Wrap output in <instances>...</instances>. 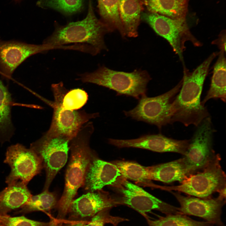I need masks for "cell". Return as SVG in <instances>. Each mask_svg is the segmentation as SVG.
Masks as SVG:
<instances>
[{"label": "cell", "instance_id": "cell-1", "mask_svg": "<svg viewBox=\"0 0 226 226\" xmlns=\"http://www.w3.org/2000/svg\"><path fill=\"white\" fill-rule=\"evenodd\" d=\"M218 54L217 52L212 53L192 72L183 64L181 89L171 106V124L179 122L186 126L190 125L197 126L209 116L206 107L201 105L200 97L210 65Z\"/></svg>", "mask_w": 226, "mask_h": 226}, {"label": "cell", "instance_id": "cell-2", "mask_svg": "<svg viewBox=\"0 0 226 226\" xmlns=\"http://www.w3.org/2000/svg\"><path fill=\"white\" fill-rule=\"evenodd\" d=\"M94 129L92 122L85 123L70 142L71 155L66 173L65 187L58 201L56 218L62 222L65 220L70 205L78 190L83 185L89 165L96 157L89 143Z\"/></svg>", "mask_w": 226, "mask_h": 226}, {"label": "cell", "instance_id": "cell-3", "mask_svg": "<svg viewBox=\"0 0 226 226\" xmlns=\"http://www.w3.org/2000/svg\"><path fill=\"white\" fill-rule=\"evenodd\" d=\"M110 32L106 25L95 16L92 0H89L88 13L84 19L64 25H56L54 32L43 43L62 46L70 43H86L100 52L106 49L104 36Z\"/></svg>", "mask_w": 226, "mask_h": 226}, {"label": "cell", "instance_id": "cell-4", "mask_svg": "<svg viewBox=\"0 0 226 226\" xmlns=\"http://www.w3.org/2000/svg\"><path fill=\"white\" fill-rule=\"evenodd\" d=\"M83 83H94L112 89L117 95H124L139 99L146 94L147 85L151 78L145 71L131 73L114 71L102 66L92 73L79 75Z\"/></svg>", "mask_w": 226, "mask_h": 226}, {"label": "cell", "instance_id": "cell-5", "mask_svg": "<svg viewBox=\"0 0 226 226\" xmlns=\"http://www.w3.org/2000/svg\"><path fill=\"white\" fill-rule=\"evenodd\" d=\"M54 101H51L35 93V94L51 107L53 114L51 124L48 133L62 135L71 139L77 134L81 127L90 119L99 116V113H89L83 110L66 109L62 102L64 96L68 91L60 82L51 85Z\"/></svg>", "mask_w": 226, "mask_h": 226}, {"label": "cell", "instance_id": "cell-6", "mask_svg": "<svg viewBox=\"0 0 226 226\" xmlns=\"http://www.w3.org/2000/svg\"><path fill=\"white\" fill-rule=\"evenodd\" d=\"M220 158L214 155L203 171L191 175L176 186H166L164 189L175 191L198 197H208L215 192L226 188V176L220 164Z\"/></svg>", "mask_w": 226, "mask_h": 226}, {"label": "cell", "instance_id": "cell-7", "mask_svg": "<svg viewBox=\"0 0 226 226\" xmlns=\"http://www.w3.org/2000/svg\"><path fill=\"white\" fill-rule=\"evenodd\" d=\"M71 140L64 135L46 132L30 144V148L40 158L45 170L46 176L43 190H48L56 175L66 163Z\"/></svg>", "mask_w": 226, "mask_h": 226}, {"label": "cell", "instance_id": "cell-8", "mask_svg": "<svg viewBox=\"0 0 226 226\" xmlns=\"http://www.w3.org/2000/svg\"><path fill=\"white\" fill-rule=\"evenodd\" d=\"M141 19L168 42L183 62L186 42L190 41L196 46L202 45L191 32L186 18L173 19L147 11L142 13Z\"/></svg>", "mask_w": 226, "mask_h": 226}, {"label": "cell", "instance_id": "cell-9", "mask_svg": "<svg viewBox=\"0 0 226 226\" xmlns=\"http://www.w3.org/2000/svg\"><path fill=\"white\" fill-rule=\"evenodd\" d=\"M182 83V79L175 87L157 96L149 97L146 94L142 96L134 108L129 111H123L125 115L137 121L154 125L159 129L171 124V104Z\"/></svg>", "mask_w": 226, "mask_h": 226}, {"label": "cell", "instance_id": "cell-10", "mask_svg": "<svg viewBox=\"0 0 226 226\" xmlns=\"http://www.w3.org/2000/svg\"><path fill=\"white\" fill-rule=\"evenodd\" d=\"M196 127L182 158L190 175L203 169L214 155L212 147L215 130L211 118H205Z\"/></svg>", "mask_w": 226, "mask_h": 226}, {"label": "cell", "instance_id": "cell-11", "mask_svg": "<svg viewBox=\"0 0 226 226\" xmlns=\"http://www.w3.org/2000/svg\"><path fill=\"white\" fill-rule=\"evenodd\" d=\"M116 187L121 193L116 198L118 205H124L137 211L146 219L147 213L156 210L166 214L180 213L178 207L164 202L147 192L142 188L123 179Z\"/></svg>", "mask_w": 226, "mask_h": 226}, {"label": "cell", "instance_id": "cell-12", "mask_svg": "<svg viewBox=\"0 0 226 226\" xmlns=\"http://www.w3.org/2000/svg\"><path fill=\"white\" fill-rule=\"evenodd\" d=\"M4 162L11 169L6 178L8 185L18 181L27 185L43 167L42 161L36 153L19 143L8 148Z\"/></svg>", "mask_w": 226, "mask_h": 226}, {"label": "cell", "instance_id": "cell-13", "mask_svg": "<svg viewBox=\"0 0 226 226\" xmlns=\"http://www.w3.org/2000/svg\"><path fill=\"white\" fill-rule=\"evenodd\" d=\"M60 48L59 46L46 44L36 45L0 39V74L4 78L9 79L16 68L30 56Z\"/></svg>", "mask_w": 226, "mask_h": 226}, {"label": "cell", "instance_id": "cell-14", "mask_svg": "<svg viewBox=\"0 0 226 226\" xmlns=\"http://www.w3.org/2000/svg\"><path fill=\"white\" fill-rule=\"evenodd\" d=\"M118 205L116 198L108 193L98 190L89 192L73 200L69 207L67 215L69 222L88 223L100 211Z\"/></svg>", "mask_w": 226, "mask_h": 226}, {"label": "cell", "instance_id": "cell-15", "mask_svg": "<svg viewBox=\"0 0 226 226\" xmlns=\"http://www.w3.org/2000/svg\"><path fill=\"white\" fill-rule=\"evenodd\" d=\"M190 140H177L160 134L143 135L131 139H108V143L119 148H133L158 152H173L184 155Z\"/></svg>", "mask_w": 226, "mask_h": 226}, {"label": "cell", "instance_id": "cell-16", "mask_svg": "<svg viewBox=\"0 0 226 226\" xmlns=\"http://www.w3.org/2000/svg\"><path fill=\"white\" fill-rule=\"evenodd\" d=\"M172 193L180 204V213L198 217L213 224L224 226L221 215L225 198L219 195L217 198L203 199L185 196L177 192Z\"/></svg>", "mask_w": 226, "mask_h": 226}, {"label": "cell", "instance_id": "cell-17", "mask_svg": "<svg viewBox=\"0 0 226 226\" xmlns=\"http://www.w3.org/2000/svg\"><path fill=\"white\" fill-rule=\"evenodd\" d=\"M124 178L113 163L95 157L89 165L83 185L89 192L101 190L106 186H116Z\"/></svg>", "mask_w": 226, "mask_h": 226}, {"label": "cell", "instance_id": "cell-18", "mask_svg": "<svg viewBox=\"0 0 226 226\" xmlns=\"http://www.w3.org/2000/svg\"><path fill=\"white\" fill-rule=\"evenodd\" d=\"M32 195L27 185L20 181L8 185L0 192V214L22 207L30 199Z\"/></svg>", "mask_w": 226, "mask_h": 226}, {"label": "cell", "instance_id": "cell-19", "mask_svg": "<svg viewBox=\"0 0 226 226\" xmlns=\"http://www.w3.org/2000/svg\"><path fill=\"white\" fill-rule=\"evenodd\" d=\"M148 168L151 180L164 183L175 181L181 183L190 175L182 158Z\"/></svg>", "mask_w": 226, "mask_h": 226}, {"label": "cell", "instance_id": "cell-20", "mask_svg": "<svg viewBox=\"0 0 226 226\" xmlns=\"http://www.w3.org/2000/svg\"><path fill=\"white\" fill-rule=\"evenodd\" d=\"M140 0H119V11L126 35L136 37L143 9Z\"/></svg>", "mask_w": 226, "mask_h": 226}, {"label": "cell", "instance_id": "cell-21", "mask_svg": "<svg viewBox=\"0 0 226 226\" xmlns=\"http://www.w3.org/2000/svg\"><path fill=\"white\" fill-rule=\"evenodd\" d=\"M190 0H140L148 11L173 19L186 18Z\"/></svg>", "mask_w": 226, "mask_h": 226}, {"label": "cell", "instance_id": "cell-22", "mask_svg": "<svg viewBox=\"0 0 226 226\" xmlns=\"http://www.w3.org/2000/svg\"><path fill=\"white\" fill-rule=\"evenodd\" d=\"M225 53V52L221 51L218 52V57L213 67L210 88L204 99L201 101L202 106H204L206 103L212 99H220L223 102H226V60Z\"/></svg>", "mask_w": 226, "mask_h": 226}, {"label": "cell", "instance_id": "cell-23", "mask_svg": "<svg viewBox=\"0 0 226 226\" xmlns=\"http://www.w3.org/2000/svg\"><path fill=\"white\" fill-rule=\"evenodd\" d=\"M13 100L7 88L0 79V143L9 141L15 128L11 120Z\"/></svg>", "mask_w": 226, "mask_h": 226}, {"label": "cell", "instance_id": "cell-24", "mask_svg": "<svg viewBox=\"0 0 226 226\" xmlns=\"http://www.w3.org/2000/svg\"><path fill=\"white\" fill-rule=\"evenodd\" d=\"M100 19L110 31L117 30L126 36L119 11V0H97Z\"/></svg>", "mask_w": 226, "mask_h": 226}, {"label": "cell", "instance_id": "cell-25", "mask_svg": "<svg viewBox=\"0 0 226 226\" xmlns=\"http://www.w3.org/2000/svg\"><path fill=\"white\" fill-rule=\"evenodd\" d=\"M58 201L55 194L48 190H43L40 194L32 196L26 204L21 207V212L42 211L49 213L57 208Z\"/></svg>", "mask_w": 226, "mask_h": 226}, {"label": "cell", "instance_id": "cell-26", "mask_svg": "<svg viewBox=\"0 0 226 226\" xmlns=\"http://www.w3.org/2000/svg\"><path fill=\"white\" fill-rule=\"evenodd\" d=\"M112 163L116 166L126 179L141 183H148L151 180L148 167L129 161H116Z\"/></svg>", "mask_w": 226, "mask_h": 226}, {"label": "cell", "instance_id": "cell-27", "mask_svg": "<svg viewBox=\"0 0 226 226\" xmlns=\"http://www.w3.org/2000/svg\"><path fill=\"white\" fill-rule=\"evenodd\" d=\"M146 219L148 226H212L213 224L196 221L181 213L167 215L155 220L149 218Z\"/></svg>", "mask_w": 226, "mask_h": 226}, {"label": "cell", "instance_id": "cell-28", "mask_svg": "<svg viewBox=\"0 0 226 226\" xmlns=\"http://www.w3.org/2000/svg\"><path fill=\"white\" fill-rule=\"evenodd\" d=\"M83 0H40L38 4L42 8H51L66 15H70L83 8Z\"/></svg>", "mask_w": 226, "mask_h": 226}, {"label": "cell", "instance_id": "cell-29", "mask_svg": "<svg viewBox=\"0 0 226 226\" xmlns=\"http://www.w3.org/2000/svg\"><path fill=\"white\" fill-rule=\"evenodd\" d=\"M88 96L87 93L81 89L68 90L64 96L62 104L66 109L78 110L86 104Z\"/></svg>", "mask_w": 226, "mask_h": 226}, {"label": "cell", "instance_id": "cell-30", "mask_svg": "<svg viewBox=\"0 0 226 226\" xmlns=\"http://www.w3.org/2000/svg\"><path fill=\"white\" fill-rule=\"evenodd\" d=\"M111 208L104 209L97 213L85 226H104L106 224L110 223L113 226L117 225L120 223L128 221V219L122 217L114 216L110 214Z\"/></svg>", "mask_w": 226, "mask_h": 226}, {"label": "cell", "instance_id": "cell-31", "mask_svg": "<svg viewBox=\"0 0 226 226\" xmlns=\"http://www.w3.org/2000/svg\"><path fill=\"white\" fill-rule=\"evenodd\" d=\"M0 222L4 226H49L50 221L44 222L32 220L24 216L12 217L0 214Z\"/></svg>", "mask_w": 226, "mask_h": 226}, {"label": "cell", "instance_id": "cell-32", "mask_svg": "<svg viewBox=\"0 0 226 226\" xmlns=\"http://www.w3.org/2000/svg\"><path fill=\"white\" fill-rule=\"evenodd\" d=\"M213 44L216 45L221 51L226 52V32L223 30L219 34L216 40L212 42Z\"/></svg>", "mask_w": 226, "mask_h": 226}, {"label": "cell", "instance_id": "cell-33", "mask_svg": "<svg viewBox=\"0 0 226 226\" xmlns=\"http://www.w3.org/2000/svg\"><path fill=\"white\" fill-rule=\"evenodd\" d=\"M64 226H85L87 223L82 222H69L65 220Z\"/></svg>", "mask_w": 226, "mask_h": 226}, {"label": "cell", "instance_id": "cell-34", "mask_svg": "<svg viewBox=\"0 0 226 226\" xmlns=\"http://www.w3.org/2000/svg\"><path fill=\"white\" fill-rule=\"evenodd\" d=\"M50 224L49 226H62L63 223L57 220L56 219L51 218Z\"/></svg>", "mask_w": 226, "mask_h": 226}, {"label": "cell", "instance_id": "cell-35", "mask_svg": "<svg viewBox=\"0 0 226 226\" xmlns=\"http://www.w3.org/2000/svg\"><path fill=\"white\" fill-rule=\"evenodd\" d=\"M0 226H4L0 222Z\"/></svg>", "mask_w": 226, "mask_h": 226}, {"label": "cell", "instance_id": "cell-36", "mask_svg": "<svg viewBox=\"0 0 226 226\" xmlns=\"http://www.w3.org/2000/svg\"><path fill=\"white\" fill-rule=\"evenodd\" d=\"M14 0L15 1H16V2H18V1H19L20 0Z\"/></svg>", "mask_w": 226, "mask_h": 226}, {"label": "cell", "instance_id": "cell-37", "mask_svg": "<svg viewBox=\"0 0 226 226\" xmlns=\"http://www.w3.org/2000/svg\"><path fill=\"white\" fill-rule=\"evenodd\" d=\"M113 226H116V225H113Z\"/></svg>", "mask_w": 226, "mask_h": 226}]
</instances>
